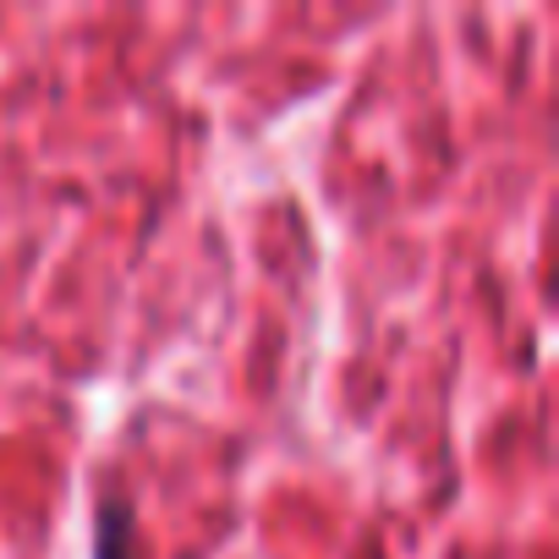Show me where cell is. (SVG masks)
<instances>
[{
  "label": "cell",
  "mask_w": 559,
  "mask_h": 559,
  "mask_svg": "<svg viewBox=\"0 0 559 559\" xmlns=\"http://www.w3.org/2000/svg\"><path fill=\"white\" fill-rule=\"evenodd\" d=\"M94 559H138V543H132V515L127 504H105L99 510V554Z\"/></svg>",
  "instance_id": "obj_1"
}]
</instances>
